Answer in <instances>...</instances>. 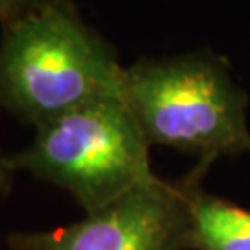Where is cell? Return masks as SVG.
Instances as JSON below:
<instances>
[{
	"label": "cell",
	"mask_w": 250,
	"mask_h": 250,
	"mask_svg": "<svg viewBox=\"0 0 250 250\" xmlns=\"http://www.w3.org/2000/svg\"><path fill=\"white\" fill-rule=\"evenodd\" d=\"M123 99L150 145L195 154L206 165L250 152L247 95L217 56L143 58L125 69Z\"/></svg>",
	"instance_id": "2"
},
{
	"label": "cell",
	"mask_w": 250,
	"mask_h": 250,
	"mask_svg": "<svg viewBox=\"0 0 250 250\" xmlns=\"http://www.w3.org/2000/svg\"><path fill=\"white\" fill-rule=\"evenodd\" d=\"M125 69L72 0H39L2 24L0 106L34 128L76 107L123 99Z\"/></svg>",
	"instance_id": "1"
},
{
	"label": "cell",
	"mask_w": 250,
	"mask_h": 250,
	"mask_svg": "<svg viewBox=\"0 0 250 250\" xmlns=\"http://www.w3.org/2000/svg\"><path fill=\"white\" fill-rule=\"evenodd\" d=\"M195 250H250V211L195 188L191 195Z\"/></svg>",
	"instance_id": "5"
},
{
	"label": "cell",
	"mask_w": 250,
	"mask_h": 250,
	"mask_svg": "<svg viewBox=\"0 0 250 250\" xmlns=\"http://www.w3.org/2000/svg\"><path fill=\"white\" fill-rule=\"evenodd\" d=\"M195 176L156 178L78 223L46 232L11 233V250H195L191 195Z\"/></svg>",
	"instance_id": "4"
},
{
	"label": "cell",
	"mask_w": 250,
	"mask_h": 250,
	"mask_svg": "<svg viewBox=\"0 0 250 250\" xmlns=\"http://www.w3.org/2000/svg\"><path fill=\"white\" fill-rule=\"evenodd\" d=\"M13 172L8 158H2L0 156V193H8L11 189V178H13Z\"/></svg>",
	"instance_id": "7"
},
{
	"label": "cell",
	"mask_w": 250,
	"mask_h": 250,
	"mask_svg": "<svg viewBox=\"0 0 250 250\" xmlns=\"http://www.w3.org/2000/svg\"><path fill=\"white\" fill-rule=\"evenodd\" d=\"M39 0H0V24L26 13Z\"/></svg>",
	"instance_id": "6"
},
{
	"label": "cell",
	"mask_w": 250,
	"mask_h": 250,
	"mask_svg": "<svg viewBox=\"0 0 250 250\" xmlns=\"http://www.w3.org/2000/svg\"><path fill=\"white\" fill-rule=\"evenodd\" d=\"M150 146L125 99H107L36 128L28 148L8 161L13 170L63 189L93 213L156 178Z\"/></svg>",
	"instance_id": "3"
}]
</instances>
